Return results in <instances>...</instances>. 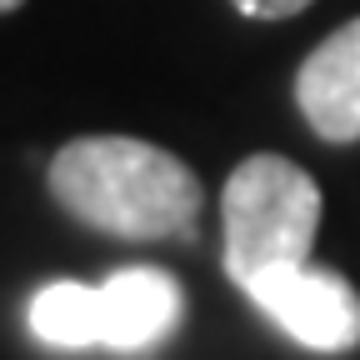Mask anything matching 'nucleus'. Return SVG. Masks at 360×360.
Masks as SVG:
<instances>
[{"instance_id": "obj_3", "label": "nucleus", "mask_w": 360, "mask_h": 360, "mask_svg": "<svg viewBox=\"0 0 360 360\" xmlns=\"http://www.w3.org/2000/svg\"><path fill=\"white\" fill-rule=\"evenodd\" d=\"M245 295L305 350L340 355L360 345V295L345 276H335L326 265H310V260L276 265L255 276Z\"/></svg>"}, {"instance_id": "obj_7", "label": "nucleus", "mask_w": 360, "mask_h": 360, "mask_svg": "<svg viewBox=\"0 0 360 360\" xmlns=\"http://www.w3.org/2000/svg\"><path fill=\"white\" fill-rule=\"evenodd\" d=\"M231 6L240 15H250V20H290V15H300L310 6V0H231Z\"/></svg>"}, {"instance_id": "obj_8", "label": "nucleus", "mask_w": 360, "mask_h": 360, "mask_svg": "<svg viewBox=\"0 0 360 360\" xmlns=\"http://www.w3.org/2000/svg\"><path fill=\"white\" fill-rule=\"evenodd\" d=\"M25 0H0V15H11V11H20Z\"/></svg>"}, {"instance_id": "obj_2", "label": "nucleus", "mask_w": 360, "mask_h": 360, "mask_svg": "<svg viewBox=\"0 0 360 360\" xmlns=\"http://www.w3.org/2000/svg\"><path fill=\"white\" fill-rule=\"evenodd\" d=\"M321 186L285 155H250L225 180V270L245 290L276 265L310 260Z\"/></svg>"}, {"instance_id": "obj_1", "label": "nucleus", "mask_w": 360, "mask_h": 360, "mask_svg": "<svg viewBox=\"0 0 360 360\" xmlns=\"http://www.w3.org/2000/svg\"><path fill=\"white\" fill-rule=\"evenodd\" d=\"M56 200L120 240L186 236L200 210L195 170L135 135H80L51 160Z\"/></svg>"}, {"instance_id": "obj_4", "label": "nucleus", "mask_w": 360, "mask_h": 360, "mask_svg": "<svg viewBox=\"0 0 360 360\" xmlns=\"http://www.w3.org/2000/svg\"><path fill=\"white\" fill-rule=\"evenodd\" d=\"M295 105L321 141H360V20H345L305 56Z\"/></svg>"}, {"instance_id": "obj_5", "label": "nucleus", "mask_w": 360, "mask_h": 360, "mask_svg": "<svg viewBox=\"0 0 360 360\" xmlns=\"http://www.w3.org/2000/svg\"><path fill=\"white\" fill-rule=\"evenodd\" d=\"M101 305H105V345L110 350H146L155 340H165L180 315H186V300H180L175 276L155 265H125L101 285Z\"/></svg>"}, {"instance_id": "obj_6", "label": "nucleus", "mask_w": 360, "mask_h": 360, "mask_svg": "<svg viewBox=\"0 0 360 360\" xmlns=\"http://www.w3.org/2000/svg\"><path fill=\"white\" fill-rule=\"evenodd\" d=\"M30 330L56 345V350H85V345H105V305L101 285H80V281H56L35 290L30 300Z\"/></svg>"}]
</instances>
